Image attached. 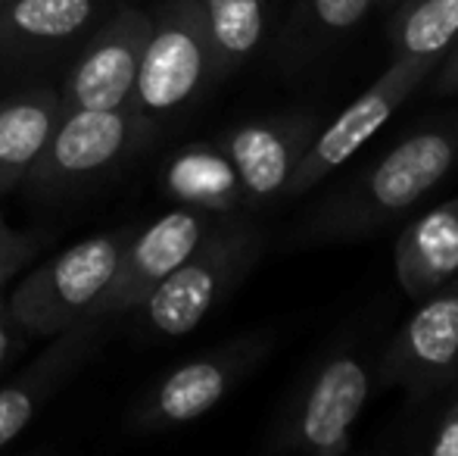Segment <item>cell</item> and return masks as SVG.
<instances>
[{"instance_id":"obj_17","label":"cell","mask_w":458,"mask_h":456,"mask_svg":"<svg viewBox=\"0 0 458 456\" xmlns=\"http://www.w3.org/2000/svg\"><path fill=\"white\" fill-rule=\"evenodd\" d=\"M374 0H296L281 29V60L312 63L365 22Z\"/></svg>"},{"instance_id":"obj_8","label":"cell","mask_w":458,"mask_h":456,"mask_svg":"<svg viewBox=\"0 0 458 456\" xmlns=\"http://www.w3.org/2000/svg\"><path fill=\"white\" fill-rule=\"evenodd\" d=\"M212 219L206 210L182 207L172 213L159 216L144 231L128 237L125 250H122L119 272H115L109 291L97 304L94 323L103 316H115V313L134 310L144 304V297L203 244L209 235Z\"/></svg>"},{"instance_id":"obj_10","label":"cell","mask_w":458,"mask_h":456,"mask_svg":"<svg viewBox=\"0 0 458 456\" xmlns=\"http://www.w3.org/2000/svg\"><path fill=\"white\" fill-rule=\"evenodd\" d=\"M318 132L312 113H290L241 125L222 141L218 151L234 169L243 191V203H268L284 197L296 163Z\"/></svg>"},{"instance_id":"obj_24","label":"cell","mask_w":458,"mask_h":456,"mask_svg":"<svg viewBox=\"0 0 458 456\" xmlns=\"http://www.w3.org/2000/svg\"><path fill=\"white\" fill-rule=\"evenodd\" d=\"M403 4H405V0H374V6H380L384 13H393L396 6H403Z\"/></svg>"},{"instance_id":"obj_5","label":"cell","mask_w":458,"mask_h":456,"mask_svg":"<svg viewBox=\"0 0 458 456\" xmlns=\"http://www.w3.org/2000/svg\"><path fill=\"white\" fill-rule=\"evenodd\" d=\"M443 56H393V63L365 88L344 113L325 128H318L312 144L290 176L284 197H300L325 182L331 172L350 163L359 151L405 107V100L430 79Z\"/></svg>"},{"instance_id":"obj_12","label":"cell","mask_w":458,"mask_h":456,"mask_svg":"<svg viewBox=\"0 0 458 456\" xmlns=\"http://www.w3.org/2000/svg\"><path fill=\"white\" fill-rule=\"evenodd\" d=\"M266 357V341L250 338V341H234L216 353H206L199 359L178 366L175 372L163 378L153 391L150 403L140 413L144 426H182L193 422L216 409L225 400L231 388Z\"/></svg>"},{"instance_id":"obj_14","label":"cell","mask_w":458,"mask_h":456,"mask_svg":"<svg viewBox=\"0 0 458 456\" xmlns=\"http://www.w3.org/2000/svg\"><path fill=\"white\" fill-rule=\"evenodd\" d=\"M60 116L63 98L47 88L0 104V194L35 172Z\"/></svg>"},{"instance_id":"obj_13","label":"cell","mask_w":458,"mask_h":456,"mask_svg":"<svg viewBox=\"0 0 458 456\" xmlns=\"http://www.w3.org/2000/svg\"><path fill=\"white\" fill-rule=\"evenodd\" d=\"M393 269L411 300L428 297L458 275V197L424 210L399 231Z\"/></svg>"},{"instance_id":"obj_21","label":"cell","mask_w":458,"mask_h":456,"mask_svg":"<svg viewBox=\"0 0 458 456\" xmlns=\"http://www.w3.org/2000/svg\"><path fill=\"white\" fill-rule=\"evenodd\" d=\"M430 98H455L458 94V38L453 41V47L443 54V60L437 63V69L430 73Z\"/></svg>"},{"instance_id":"obj_22","label":"cell","mask_w":458,"mask_h":456,"mask_svg":"<svg viewBox=\"0 0 458 456\" xmlns=\"http://www.w3.org/2000/svg\"><path fill=\"white\" fill-rule=\"evenodd\" d=\"M430 453L434 456H458V397L455 403L446 409V416L440 419L430 441Z\"/></svg>"},{"instance_id":"obj_15","label":"cell","mask_w":458,"mask_h":456,"mask_svg":"<svg viewBox=\"0 0 458 456\" xmlns=\"http://www.w3.org/2000/svg\"><path fill=\"white\" fill-rule=\"evenodd\" d=\"M94 10V0H0V54L56 47L85 31Z\"/></svg>"},{"instance_id":"obj_18","label":"cell","mask_w":458,"mask_h":456,"mask_svg":"<svg viewBox=\"0 0 458 456\" xmlns=\"http://www.w3.org/2000/svg\"><path fill=\"white\" fill-rule=\"evenodd\" d=\"M169 191L197 210H231L243 203V191L234 169L216 147H193L184 151L169 169Z\"/></svg>"},{"instance_id":"obj_11","label":"cell","mask_w":458,"mask_h":456,"mask_svg":"<svg viewBox=\"0 0 458 456\" xmlns=\"http://www.w3.org/2000/svg\"><path fill=\"white\" fill-rule=\"evenodd\" d=\"M134 119H138V113L125 110V107H115V110H88V107L63 110L54 134H50L47 151L38 159L31 176L44 188L97 176L128 151L134 138Z\"/></svg>"},{"instance_id":"obj_3","label":"cell","mask_w":458,"mask_h":456,"mask_svg":"<svg viewBox=\"0 0 458 456\" xmlns=\"http://www.w3.org/2000/svg\"><path fill=\"white\" fill-rule=\"evenodd\" d=\"M128 237L131 231L94 235L44 262L10 294V319L38 335L91 325L97 304L119 272Z\"/></svg>"},{"instance_id":"obj_19","label":"cell","mask_w":458,"mask_h":456,"mask_svg":"<svg viewBox=\"0 0 458 456\" xmlns=\"http://www.w3.org/2000/svg\"><path fill=\"white\" fill-rule=\"evenodd\" d=\"M458 38V0H405L390 13L393 56H443Z\"/></svg>"},{"instance_id":"obj_23","label":"cell","mask_w":458,"mask_h":456,"mask_svg":"<svg viewBox=\"0 0 458 456\" xmlns=\"http://www.w3.org/2000/svg\"><path fill=\"white\" fill-rule=\"evenodd\" d=\"M6 357H10V325L0 316V366L6 363Z\"/></svg>"},{"instance_id":"obj_7","label":"cell","mask_w":458,"mask_h":456,"mask_svg":"<svg viewBox=\"0 0 458 456\" xmlns=\"http://www.w3.org/2000/svg\"><path fill=\"white\" fill-rule=\"evenodd\" d=\"M458 375V275L418 300L384 353L377 382L424 400Z\"/></svg>"},{"instance_id":"obj_20","label":"cell","mask_w":458,"mask_h":456,"mask_svg":"<svg viewBox=\"0 0 458 456\" xmlns=\"http://www.w3.org/2000/svg\"><path fill=\"white\" fill-rule=\"evenodd\" d=\"M81 353L79 335H66L56 350L44 353L35 363V369L25 378H19V384L0 388V447H6L25 426L31 422L38 409V400L47 394V388L54 382H60V375L66 372V366Z\"/></svg>"},{"instance_id":"obj_9","label":"cell","mask_w":458,"mask_h":456,"mask_svg":"<svg viewBox=\"0 0 458 456\" xmlns=\"http://www.w3.org/2000/svg\"><path fill=\"white\" fill-rule=\"evenodd\" d=\"M153 16L138 6L119 10L85 47L79 63L66 79L63 110L88 107V110H115L131 104L134 79L144 41L150 35Z\"/></svg>"},{"instance_id":"obj_16","label":"cell","mask_w":458,"mask_h":456,"mask_svg":"<svg viewBox=\"0 0 458 456\" xmlns=\"http://www.w3.org/2000/svg\"><path fill=\"white\" fill-rule=\"evenodd\" d=\"M281 0H199L212 41V79H225L259 54L275 29Z\"/></svg>"},{"instance_id":"obj_4","label":"cell","mask_w":458,"mask_h":456,"mask_svg":"<svg viewBox=\"0 0 458 456\" xmlns=\"http://www.w3.org/2000/svg\"><path fill=\"white\" fill-rule=\"evenodd\" d=\"M212 41L199 0H165L140 50L131 107L140 116L182 110L212 79Z\"/></svg>"},{"instance_id":"obj_1","label":"cell","mask_w":458,"mask_h":456,"mask_svg":"<svg viewBox=\"0 0 458 456\" xmlns=\"http://www.w3.org/2000/svg\"><path fill=\"white\" fill-rule=\"evenodd\" d=\"M458 166V116L409 132L318 203L306 222L312 241H356L409 213Z\"/></svg>"},{"instance_id":"obj_6","label":"cell","mask_w":458,"mask_h":456,"mask_svg":"<svg viewBox=\"0 0 458 456\" xmlns=\"http://www.w3.org/2000/svg\"><path fill=\"white\" fill-rule=\"evenodd\" d=\"M371 372L356 350H337L312 372L275 432L287 453L340 456L352 447V426L371 394Z\"/></svg>"},{"instance_id":"obj_2","label":"cell","mask_w":458,"mask_h":456,"mask_svg":"<svg viewBox=\"0 0 458 456\" xmlns=\"http://www.w3.org/2000/svg\"><path fill=\"white\" fill-rule=\"evenodd\" d=\"M266 237L250 222L212 226L197 250L144 297V316L159 335L193 331L259 262Z\"/></svg>"}]
</instances>
